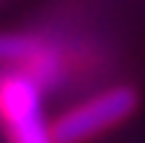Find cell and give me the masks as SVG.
Segmentation results:
<instances>
[{
    "instance_id": "cell-3",
    "label": "cell",
    "mask_w": 145,
    "mask_h": 143,
    "mask_svg": "<svg viewBox=\"0 0 145 143\" xmlns=\"http://www.w3.org/2000/svg\"><path fill=\"white\" fill-rule=\"evenodd\" d=\"M43 37L31 32H14V29H0V66H14L26 69L37 52L43 49Z\"/></svg>"
},
{
    "instance_id": "cell-1",
    "label": "cell",
    "mask_w": 145,
    "mask_h": 143,
    "mask_svg": "<svg viewBox=\"0 0 145 143\" xmlns=\"http://www.w3.org/2000/svg\"><path fill=\"white\" fill-rule=\"evenodd\" d=\"M43 97L46 89L34 75L0 66V132L6 143H57Z\"/></svg>"
},
{
    "instance_id": "cell-2",
    "label": "cell",
    "mask_w": 145,
    "mask_h": 143,
    "mask_svg": "<svg viewBox=\"0 0 145 143\" xmlns=\"http://www.w3.org/2000/svg\"><path fill=\"white\" fill-rule=\"evenodd\" d=\"M139 109V92L128 83L97 92L74 106H68L51 120V132L57 143H88L125 120H131Z\"/></svg>"
}]
</instances>
